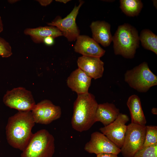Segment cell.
Masks as SVG:
<instances>
[{
    "mask_svg": "<svg viewBox=\"0 0 157 157\" xmlns=\"http://www.w3.org/2000/svg\"><path fill=\"white\" fill-rule=\"evenodd\" d=\"M46 99L43 100L36 104L31 110L35 123L41 124Z\"/></svg>",
    "mask_w": 157,
    "mask_h": 157,
    "instance_id": "603a6c76",
    "label": "cell"
},
{
    "mask_svg": "<svg viewBox=\"0 0 157 157\" xmlns=\"http://www.w3.org/2000/svg\"><path fill=\"white\" fill-rule=\"evenodd\" d=\"M90 27L93 39L97 43L104 47L109 46L112 41L110 32V25L104 21H97L93 22Z\"/></svg>",
    "mask_w": 157,
    "mask_h": 157,
    "instance_id": "5bb4252c",
    "label": "cell"
},
{
    "mask_svg": "<svg viewBox=\"0 0 157 157\" xmlns=\"http://www.w3.org/2000/svg\"><path fill=\"white\" fill-rule=\"evenodd\" d=\"M153 3L154 6H155L156 8H157V1L156 0H154L153 1Z\"/></svg>",
    "mask_w": 157,
    "mask_h": 157,
    "instance_id": "1f68e13d",
    "label": "cell"
},
{
    "mask_svg": "<svg viewBox=\"0 0 157 157\" xmlns=\"http://www.w3.org/2000/svg\"><path fill=\"white\" fill-rule=\"evenodd\" d=\"M19 0H8V1L10 3H13L17 2Z\"/></svg>",
    "mask_w": 157,
    "mask_h": 157,
    "instance_id": "4dcf8cb0",
    "label": "cell"
},
{
    "mask_svg": "<svg viewBox=\"0 0 157 157\" xmlns=\"http://www.w3.org/2000/svg\"><path fill=\"white\" fill-rule=\"evenodd\" d=\"M77 63L78 68L92 78L96 79L103 76L104 63L100 58L82 56L78 58Z\"/></svg>",
    "mask_w": 157,
    "mask_h": 157,
    "instance_id": "7c38bea8",
    "label": "cell"
},
{
    "mask_svg": "<svg viewBox=\"0 0 157 157\" xmlns=\"http://www.w3.org/2000/svg\"><path fill=\"white\" fill-rule=\"evenodd\" d=\"M126 104L130 111L131 123L145 125L147 121L139 97L136 94L131 95L128 99Z\"/></svg>",
    "mask_w": 157,
    "mask_h": 157,
    "instance_id": "e0dca14e",
    "label": "cell"
},
{
    "mask_svg": "<svg viewBox=\"0 0 157 157\" xmlns=\"http://www.w3.org/2000/svg\"><path fill=\"white\" fill-rule=\"evenodd\" d=\"M120 113L119 109L113 103L98 104L95 113V122H99L104 126H107L113 122Z\"/></svg>",
    "mask_w": 157,
    "mask_h": 157,
    "instance_id": "9a60e30c",
    "label": "cell"
},
{
    "mask_svg": "<svg viewBox=\"0 0 157 157\" xmlns=\"http://www.w3.org/2000/svg\"><path fill=\"white\" fill-rule=\"evenodd\" d=\"M3 24L1 17L0 16V33L3 30Z\"/></svg>",
    "mask_w": 157,
    "mask_h": 157,
    "instance_id": "83f0119b",
    "label": "cell"
},
{
    "mask_svg": "<svg viewBox=\"0 0 157 157\" xmlns=\"http://www.w3.org/2000/svg\"><path fill=\"white\" fill-rule=\"evenodd\" d=\"M37 1L43 6H47L50 4L53 1L52 0H39Z\"/></svg>",
    "mask_w": 157,
    "mask_h": 157,
    "instance_id": "4316f807",
    "label": "cell"
},
{
    "mask_svg": "<svg viewBox=\"0 0 157 157\" xmlns=\"http://www.w3.org/2000/svg\"><path fill=\"white\" fill-rule=\"evenodd\" d=\"M84 149L87 152L96 155L101 153L118 154L120 149L101 132L95 131L91 135L90 140L85 145Z\"/></svg>",
    "mask_w": 157,
    "mask_h": 157,
    "instance_id": "30bf717a",
    "label": "cell"
},
{
    "mask_svg": "<svg viewBox=\"0 0 157 157\" xmlns=\"http://www.w3.org/2000/svg\"><path fill=\"white\" fill-rule=\"evenodd\" d=\"M92 78L78 68L73 71L67 78L68 86L77 94L88 92Z\"/></svg>",
    "mask_w": 157,
    "mask_h": 157,
    "instance_id": "4fadbf2b",
    "label": "cell"
},
{
    "mask_svg": "<svg viewBox=\"0 0 157 157\" xmlns=\"http://www.w3.org/2000/svg\"><path fill=\"white\" fill-rule=\"evenodd\" d=\"M140 41L143 47L157 54V36L148 29H144L139 36Z\"/></svg>",
    "mask_w": 157,
    "mask_h": 157,
    "instance_id": "d6986e66",
    "label": "cell"
},
{
    "mask_svg": "<svg viewBox=\"0 0 157 157\" xmlns=\"http://www.w3.org/2000/svg\"><path fill=\"white\" fill-rule=\"evenodd\" d=\"M96 157H118L117 155L111 153H101L97 155Z\"/></svg>",
    "mask_w": 157,
    "mask_h": 157,
    "instance_id": "484cf974",
    "label": "cell"
},
{
    "mask_svg": "<svg viewBox=\"0 0 157 157\" xmlns=\"http://www.w3.org/2000/svg\"><path fill=\"white\" fill-rule=\"evenodd\" d=\"M129 120L126 114L120 113L117 117L108 125L101 127V132L120 149L123 143L127 126L126 123Z\"/></svg>",
    "mask_w": 157,
    "mask_h": 157,
    "instance_id": "9c48e42d",
    "label": "cell"
},
{
    "mask_svg": "<svg viewBox=\"0 0 157 157\" xmlns=\"http://www.w3.org/2000/svg\"><path fill=\"white\" fill-rule=\"evenodd\" d=\"M124 78L131 88L140 92H147L151 88L157 85V76L145 62L127 70Z\"/></svg>",
    "mask_w": 157,
    "mask_h": 157,
    "instance_id": "5b68a950",
    "label": "cell"
},
{
    "mask_svg": "<svg viewBox=\"0 0 157 157\" xmlns=\"http://www.w3.org/2000/svg\"><path fill=\"white\" fill-rule=\"evenodd\" d=\"M146 131V126L131 123L127 125L123 145L120 148L124 157H132L142 148Z\"/></svg>",
    "mask_w": 157,
    "mask_h": 157,
    "instance_id": "8992f818",
    "label": "cell"
},
{
    "mask_svg": "<svg viewBox=\"0 0 157 157\" xmlns=\"http://www.w3.org/2000/svg\"><path fill=\"white\" fill-rule=\"evenodd\" d=\"M98 104L94 96L89 92L78 94L74 102L71 125L80 132L89 130L95 123V113Z\"/></svg>",
    "mask_w": 157,
    "mask_h": 157,
    "instance_id": "7a4b0ae2",
    "label": "cell"
},
{
    "mask_svg": "<svg viewBox=\"0 0 157 157\" xmlns=\"http://www.w3.org/2000/svg\"><path fill=\"white\" fill-rule=\"evenodd\" d=\"M24 33L30 36L36 43L43 42L44 38L47 37L51 36L54 38L63 36L61 32L57 28L52 26L27 28L24 30Z\"/></svg>",
    "mask_w": 157,
    "mask_h": 157,
    "instance_id": "2e32d148",
    "label": "cell"
},
{
    "mask_svg": "<svg viewBox=\"0 0 157 157\" xmlns=\"http://www.w3.org/2000/svg\"><path fill=\"white\" fill-rule=\"evenodd\" d=\"M156 144H157V126H146L145 138L142 147Z\"/></svg>",
    "mask_w": 157,
    "mask_h": 157,
    "instance_id": "44dd1931",
    "label": "cell"
},
{
    "mask_svg": "<svg viewBox=\"0 0 157 157\" xmlns=\"http://www.w3.org/2000/svg\"><path fill=\"white\" fill-rule=\"evenodd\" d=\"M35 123L31 111H19L10 117L6 127L8 144L22 151L33 134L32 130Z\"/></svg>",
    "mask_w": 157,
    "mask_h": 157,
    "instance_id": "6da1fadb",
    "label": "cell"
},
{
    "mask_svg": "<svg viewBox=\"0 0 157 157\" xmlns=\"http://www.w3.org/2000/svg\"><path fill=\"white\" fill-rule=\"evenodd\" d=\"M74 49L75 52L83 56L100 58L105 51L92 38L86 35H79L76 40Z\"/></svg>",
    "mask_w": 157,
    "mask_h": 157,
    "instance_id": "8fae6325",
    "label": "cell"
},
{
    "mask_svg": "<svg viewBox=\"0 0 157 157\" xmlns=\"http://www.w3.org/2000/svg\"><path fill=\"white\" fill-rule=\"evenodd\" d=\"M120 7L126 15L134 17L138 15L143 7V3L140 0H120Z\"/></svg>",
    "mask_w": 157,
    "mask_h": 157,
    "instance_id": "ffe728a7",
    "label": "cell"
},
{
    "mask_svg": "<svg viewBox=\"0 0 157 157\" xmlns=\"http://www.w3.org/2000/svg\"><path fill=\"white\" fill-rule=\"evenodd\" d=\"M83 3V1H80L78 5L75 6L72 11L66 17L63 19L60 17H56L47 24L57 28L69 41L76 40L80 35V31L76 23V19L79 9Z\"/></svg>",
    "mask_w": 157,
    "mask_h": 157,
    "instance_id": "ba28073f",
    "label": "cell"
},
{
    "mask_svg": "<svg viewBox=\"0 0 157 157\" xmlns=\"http://www.w3.org/2000/svg\"><path fill=\"white\" fill-rule=\"evenodd\" d=\"M132 157H157V144L142 147Z\"/></svg>",
    "mask_w": 157,
    "mask_h": 157,
    "instance_id": "7402d4cb",
    "label": "cell"
},
{
    "mask_svg": "<svg viewBox=\"0 0 157 157\" xmlns=\"http://www.w3.org/2000/svg\"><path fill=\"white\" fill-rule=\"evenodd\" d=\"M60 107L54 105L50 100L46 99L44 114L41 124H48L59 119L61 115Z\"/></svg>",
    "mask_w": 157,
    "mask_h": 157,
    "instance_id": "ac0fdd59",
    "label": "cell"
},
{
    "mask_svg": "<svg viewBox=\"0 0 157 157\" xmlns=\"http://www.w3.org/2000/svg\"><path fill=\"white\" fill-rule=\"evenodd\" d=\"M114 53L126 58L132 59L139 47L138 32L131 24L125 23L119 25L112 37Z\"/></svg>",
    "mask_w": 157,
    "mask_h": 157,
    "instance_id": "3957f363",
    "label": "cell"
},
{
    "mask_svg": "<svg viewBox=\"0 0 157 157\" xmlns=\"http://www.w3.org/2000/svg\"><path fill=\"white\" fill-rule=\"evenodd\" d=\"M12 54V49L9 43L0 37V56L3 58H8Z\"/></svg>",
    "mask_w": 157,
    "mask_h": 157,
    "instance_id": "cb8c5ba5",
    "label": "cell"
},
{
    "mask_svg": "<svg viewBox=\"0 0 157 157\" xmlns=\"http://www.w3.org/2000/svg\"><path fill=\"white\" fill-rule=\"evenodd\" d=\"M3 100L6 106L19 111H31L36 104L31 92L22 87L8 90Z\"/></svg>",
    "mask_w": 157,
    "mask_h": 157,
    "instance_id": "52a82bcc",
    "label": "cell"
},
{
    "mask_svg": "<svg viewBox=\"0 0 157 157\" xmlns=\"http://www.w3.org/2000/svg\"><path fill=\"white\" fill-rule=\"evenodd\" d=\"M69 0H56V1L57 2L63 3H66L67 2L70 1Z\"/></svg>",
    "mask_w": 157,
    "mask_h": 157,
    "instance_id": "f546056e",
    "label": "cell"
},
{
    "mask_svg": "<svg viewBox=\"0 0 157 157\" xmlns=\"http://www.w3.org/2000/svg\"><path fill=\"white\" fill-rule=\"evenodd\" d=\"M53 39L51 36L47 37L44 38L43 42L48 45H51L54 43Z\"/></svg>",
    "mask_w": 157,
    "mask_h": 157,
    "instance_id": "d4e9b609",
    "label": "cell"
},
{
    "mask_svg": "<svg viewBox=\"0 0 157 157\" xmlns=\"http://www.w3.org/2000/svg\"><path fill=\"white\" fill-rule=\"evenodd\" d=\"M152 113L154 115H157V108H152L151 110Z\"/></svg>",
    "mask_w": 157,
    "mask_h": 157,
    "instance_id": "f1b7e54d",
    "label": "cell"
},
{
    "mask_svg": "<svg viewBox=\"0 0 157 157\" xmlns=\"http://www.w3.org/2000/svg\"><path fill=\"white\" fill-rule=\"evenodd\" d=\"M55 139L47 130L42 129L33 134L21 157H52L55 152Z\"/></svg>",
    "mask_w": 157,
    "mask_h": 157,
    "instance_id": "277c9868",
    "label": "cell"
}]
</instances>
